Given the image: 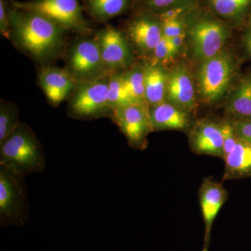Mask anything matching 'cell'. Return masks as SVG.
I'll return each mask as SVG.
<instances>
[{
    "mask_svg": "<svg viewBox=\"0 0 251 251\" xmlns=\"http://www.w3.org/2000/svg\"><path fill=\"white\" fill-rule=\"evenodd\" d=\"M9 19L11 36L18 45L35 58H47L61 45L62 28L45 16L29 11H14L10 14Z\"/></svg>",
    "mask_w": 251,
    "mask_h": 251,
    "instance_id": "cell-1",
    "label": "cell"
},
{
    "mask_svg": "<svg viewBox=\"0 0 251 251\" xmlns=\"http://www.w3.org/2000/svg\"><path fill=\"white\" fill-rule=\"evenodd\" d=\"M0 165L25 176L42 173L45 170L44 149L30 127L21 123L0 143Z\"/></svg>",
    "mask_w": 251,
    "mask_h": 251,
    "instance_id": "cell-2",
    "label": "cell"
},
{
    "mask_svg": "<svg viewBox=\"0 0 251 251\" xmlns=\"http://www.w3.org/2000/svg\"><path fill=\"white\" fill-rule=\"evenodd\" d=\"M25 175L0 165V226H24L29 218Z\"/></svg>",
    "mask_w": 251,
    "mask_h": 251,
    "instance_id": "cell-3",
    "label": "cell"
},
{
    "mask_svg": "<svg viewBox=\"0 0 251 251\" xmlns=\"http://www.w3.org/2000/svg\"><path fill=\"white\" fill-rule=\"evenodd\" d=\"M235 71V59L225 51L202 61L198 71V85L203 101L208 104L219 101L229 88Z\"/></svg>",
    "mask_w": 251,
    "mask_h": 251,
    "instance_id": "cell-4",
    "label": "cell"
},
{
    "mask_svg": "<svg viewBox=\"0 0 251 251\" xmlns=\"http://www.w3.org/2000/svg\"><path fill=\"white\" fill-rule=\"evenodd\" d=\"M103 77L79 83L69 104V116L85 120L112 117L108 100V79Z\"/></svg>",
    "mask_w": 251,
    "mask_h": 251,
    "instance_id": "cell-5",
    "label": "cell"
},
{
    "mask_svg": "<svg viewBox=\"0 0 251 251\" xmlns=\"http://www.w3.org/2000/svg\"><path fill=\"white\" fill-rule=\"evenodd\" d=\"M16 9L45 16L65 29L82 31L86 25L77 0H34L29 2H14Z\"/></svg>",
    "mask_w": 251,
    "mask_h": 251,
    "instance_id": "cell-6",
    "label": "cell"
},
{
    "mask_svg": "<svg viewBox=\"0 0 251 251\" xmlns=\"http://www.w3.org/2000/svg\"><path fill=\"white\" fill-rule=\"evenodd\" d=\"M112 117L130 147L141 150L147 148V137L153 130L148 104L130 103L117 109Z\"/></svg>",
    "mask_w": 251,
    "mask_h": 251,
    "instance_id": "cell-7",
    "label": "cell"
},
{
    "mask_svg": "<svg viewBox=\"0 0 251 251\" xmlns=\"http://www.w3.org/2000/svg\"><path fill=\"white\" fill-rule=\"evenodd\" d=\"M69 63L71 74L80 82L103 77L108 71L104 64L97 39L78 41L71 51Z\"/></svg>",
    "mask_w": 251,
    "mask_h": 251,
    "instance_id": "cell-8",
    "label": "cell"
},
{
    "mask_svg": "<svg viewBox=\"0 0 251 251\" xmlns=\"http://www.w3.org/2000/svg\"><path fill=\"white\" fill-rule=\"evenodd\" d=\"M193 53L204 61L222 52L229 32L224 25L214 21H200L191 29Z\"/></svg>",
    "mask_w": 251,
    "mask_h": 251,
    "instance_id": "cell-9",
    "label": "cell"
},
{
    "mask_svg": "<svg viewBox=\"0 0 251 251\" xmlns=\"http://www.w3.org/2000/svg\"><path fill=\"white\" fill-rule=\"evenodd\" d=\"M227 198L228 193L222 183L211 176L203 179L199 189L200 204L204 224L202 251H209L213 224Z\"/></svg>",
    "mask_w": 251,
    "mask_h": 251,
    "instance_id": "cell-10",
    "label": "cell"
},
{
    "mask_svg": "<svg viewBox=\"0 0 251 251\" xmlns=\"http://www.w3.org/2000/svg\"><path fill=\"white\" fill-rule=\"evenodd\" d=\"M189 143L196 154L224 159V138L220 123L206 119L196 122L190 134Z\"/></svg>",
    "mask_w": 251,
    "mask_h": 251,
    "instance_id": "cell-11",
    "label": "cell"
},
{
    "mask_svg": "<svg viewBox=\"0 0 251 251\" xmlns=\"http://www.w3.org/2000/svg\"><path fill=\"white\" fill-rule=\"evenodd\" d=\"M97 41L104 64L108 71L116 72L129 64L131 53L121 31L115 28H106L100 31Z\"/></svg>",
    "mask_w": 251,
    "mask_h": 251,
    "instance_id": "cell-12",
    "label": "cell"
},
{
    "mask_svg": "<svg viewBox=\"0 0 251 251\" xmlns=\"http://www.w3.org/2000/svg\"><path fill=\"white\" fill-rule=\"evenodd\" d=\"M166 97L168 102L189 113L196 107L194 85L186 68L179 67L168 74Z\"/></svg>",
    "mask_w": 251,
    "mask_h": 251,
    "instance_id": "cell-13",
    "label": "cell"
},
{
    "mask_svg": "<svg viewBox=\"0 0 251 251\" xmlns=\"http://www.w3.org/2000/svg\"><path fill=\"white\" fill-rule=\"evenodd\" d=\"M39 82L50 103L54 106L65 100L75 88V78L72 74L57 68L41 69Z\"/></svg>",
    "mask_w": 251,
    "mask_h": 251,
    "instance_id": "cell-14",
    "label": "cell"
},
{
    "mask_svg": "<svg viewBox=\"0 0 251 251\" xmlns=\"http://www.w3.org/2000/svg\"><path fill=\"white\" fill-rule=\"evenodd\" d=\"M150 115L153 130H184L190 126L188 112L170 102L150 107Z\"/></svg>",
    "mask_w": 251,
    "mask_h": 251,
    "instance_id": "cell-15",
    "label": "cell"
},
{
    "mask_svg": "<svg viewBox=\"0 0 251 251\" xmlns=\"http://www.w3.org/2000/svg\"><path fill=\"white\" fill-rule=\"evenodd\" d=\"M223 180L239 179L251 176V144L239 138L235 146L224 158Z\"/></svg>",
    "mask_w": 251,
    "mask_h": 251,
    "instance_id": "cell-16",
    "label": "cell"
},
{
    "mask_svg": "<svg viewBox=\"0 0 251 251\" xmlns=\"http://www.w3.org/2000/svg\"><path fill=\"white\" fill-rule=\"evenodd\" d=\"M128 34L131 40L145 52H153L163 36L162 27L152 20L143 18L130 25Z\"/></svg>",
    "mask_w": 251,
    "mask_h": 251,
    "instance_id": "cell-17",
    "label": "cell"
},
{
    "mask_svg": "<svg viewBox=\"0 0 251 251\" xmlns=\"http://www.w3.org/2000/svg\"><path fill=\"white\" fill-rule=\"evenodd\" d=\"M145 100L149 106H154L166 101L168 74L163 68L149 64L144 69Z\"/></svg>",
    "mask_w": 251,
    "mask_h": 251,
    "instance_id": "cell-18",
    "label": "cell"
},
{
    "mask_svg": "<svg viewBox=\"0 0 251 251\" xmlns=\"http://www.w3.org/2000/svg\"><path fill=\"white\" fill-rule=\"evenodd\" d=\"M226 111L234 118L251 120V73L241 77L229 97Z\"/></svg>",
    "mask_w": 251,
    "mask_h": 251,
    "instance_id": "cell-19",
    "label": "cell"
},
{
    "mask_svg": "<svg viewBox=\"0 0 251 251\" xmlns=\"http://www.w3.org/2000/svg\"><path fill=\"white\" fill-rule=\"evenodd\" d=\"M108 100L112 114L117 109L132 103L123 80V74L112 73L108 77Z\"/></svg>",
    "mask_w": 251,
    "mask_h": 251,
    "instance_id": "cell-20",
    "label": "cell"
},
{
    "mask_svg": "<svg viewBox=\"0 0 251 251\" xmlns=\"http://www.w3.org/2000/svg\"><path fill=\"white\" fill-rule=\"evenodd\" d=\"M123 80L133 103L148 104L145 100L144 69L135 68L123 74Z\"/></svg>",
    "mask_w": 251,
    "mask_h": 251,
    "instance_id": "cell-21",
    "label": "cell"
},
{
    "mask_svg": "<svg viewBox=\"0 0 251 251\" xmlns=\"http://www.w3.org/2000/svg\"><path fill=\"white\" fill-rule=\"evenodd\" d=\"M20 125L19 110L17 105L1 99L0 103V143L9 136Z\"/></svg>",
    "mask_w": 251,
    "mask_h": 251,
    "instance_id": "cell-22",
    "label": "cell"
},
{
    "mask_svg": "<svg viewBox=\"0 0 251 251\" xmlns=\"http://www.w3.org/2000/svg\"><path fill=\"white\" fill-rule=\"evenodd\" d=\"M128 0H90L91 12L100 19H110L122 14Z\"/></svg>",
    "mask_w": 251,
    "mask_h": 251,
    "instance_id": "cell-23",
    "label": "cell"
},
{
    "mask_svg": "<svg viewBox=\"0 0 251 251\" xmlns=\"http://www.w3.org/2000/svg\"><path fill=\"white\" fill-rule=\"evenodd\" d=\"M216 12L224 16H237L247 9L251 0H210Z\"/></svg>",
    "mask_w": 251,
    "mask_h": 251,
    "instance_id": "cell-24",
    "label": "cell"
},
{
    "mask_svg": "<svg viewBox=\"0 0 251 251\" xmlns=\"http://www.w3.org/2000/svg\"><path fill=\"white\" fill-rule=\"evenodd\" d=\"M220 125L222 130L223 138H224V159L225 157L227 156L235 146L239 137L234 130L231 120L221 122Z\"/></svg>",
    "mask_w": 251,
    "mask_h": 251,
    "instance_id": "cell-25",
    "label": "cell"
},
{
    "mask_svg": "<svg viewBox=\"0 0 251 251\" xmlns=\"http://www.w3.org/2000/svg\"><path fill=\"white\" fill-rule=\"evenodd\" d=\"M153 52L155 58L158 62H166L171 60L176 54V51L172 44L171 39L163 34Z\"/></svg>",
    "mask_w": 251,
    "mask_h": 251,
    "instance_id": "cell-26",
    "label": "cell"
},
{
    "mask_svg": "<svg viewBox=\"0 0 251 251\" xmlns=\"http://www.w3.org/2000/svg\"><path fill=\"white\" fill-rule=\"evenodd\" d=\"M231 122L238 137L251 144V120L234 117Z\"/></svg>",
    "mask_w": 251,
    "mask_h": 251,
    "instance_id": "cell-27",
    "label": "cell"
},
{
    "mask_svg": "<svg viewBox=\"0 0 251 251\" xmlns=\"http://www.w3.org/2000/svg\"><path fill=\"white\" fill-rule=\"evenodd\" d=\"M163 34L166 37L172 39L184 32V26L179 19L175 21H163L162 25Z\"/></svg>",
    "mask_w": 251,
    "mask_h": 251,
    "instance_id": "cell-28",
    "label": "cell"
},
{
    "mask_svg": "<svg viewBox=\"0 0 251 251\" xmlns=\"http://www.w3.org/2000/svg\"><path fill=\"white\" fill-rule=\"evenodd\" d=\"M0 30L6 39L11 38V27L9 16L6 14L4 0H0Z\"/></svg>",
    "mask_w": 251,
    "mask_h": 251,
    "instance_id": "cell-29",
    "label": "cell"
},
{
    "mask_svg": "<svg viewBox=\"0 0 251 251\" xmlns=\"http://www.w3.org/2000/svg\"><path fill=\"white\" fill-rule=\"evenodd\" d=\"M184 10L185 8L183 6L171 8L162 12L160 15V18L162 22L179 19V16L184 13Z\"/></svg>",
    "mask_w": 251,
    "mask_h": 251,
    "instance_id": "cell-30",
    "label": "cell"
},
{
    "mask_svg": "<svg viewBox=\"0 0 251 251\" xmlns=\"http://www.w3.org/2000/svg\"><path fill=\"white\" fill-rule=\"evenodd\" d=\"M181 0H149L148 5L152 9H167Z\"/></svg>",
    "mask_w": 251,
    "mask_h": 251,
    "instance_id": "cell-31",
    "label": "cell"
},
{
    "mask_svg": "<svg viewBox=\"0 0 251 251\" xmlns=\"http://www.w3.org/2000/svg\"><path fill=\"white\" fill-rule=\"evenodd\" d=\"M185 38H186V34H185L184 32H183L181 33V34H179V35L170 39H171L172 44H173L176 52H177L179 50L181 46L184 44Z\"/></svg>",
    "mask_w": 251,
    "mask_h": 251,
    "instance_id": "cell-32",
    "label": "cell"
},
{
    "mask_svg": "<svg viewBox=\"0 0 251 251\" xmlns=\"http://www.w3.org/2000/svg\"><path fill=\"white\" fill-rule=\"evenodd\" d=\"M249 27L251 28V16H250V18H249Z\"/></svg>",
    "mask_w": 251,
    "mask_h": 251,
    "instance_id": "cell-33",
    "label": "cell"
}]
</instances>
